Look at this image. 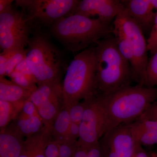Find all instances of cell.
Segmentation results:
<instances>
[{
	"label": "cell",
	"instance_id": "4dcf8cb0",
	"mask_svg": "<svg viewBox=\"0 0 157 157\" xmlns=\"http://www.w3.org/2000/svg\"><path fill=\"white\" fill-rule=\"evenodd\" d=\"M60 144L52 139L45 149V157H59Z\"/></svg>",
	"mask_w": 157,
	"mask_h": 157
},
{
	"label": "cell",
	"instance_id": "f546056e",
	"mask_svg": "<svg viewBox=\"0 0 157 157\" xmlns=\"http://www.w3.org/2000/svg\"><path fill=\"white\" fill-rule=\"evenodd\" d=\"M79 137V125L71 122L66 143L72 144L78 141Z\"/></svg>",
	"mask_w": 157,
	"mask_h": 157
},
{
	"label": "cell",
	"instance_id": "d590c367",
	"mask_svg": "<svg viewBox=\"0 0 157 157\" xmlns=\"http://www.w3.org/2000/svg\"><path fill=\"white\" fill-rule=\"evenodd\" d=\"M88 149L78 146L76 153L72 157H86Z\"/></svg>",
	"mask_w": 157,
	"mask_h": 157
},
{
	"label": "cell",
	"instance_id": "f35d334b",
	"mask_svg": "<svg viewBox=\"0 0 157 157\" xmlns=\"http://www.w3.org/2000/svg\"><path fill=\"white\" fill-rule=\"evenodd\" d=\"M151 155V157H157V154L152 153Z\"/></svg>",
	"mask_w": 157,
	"mask_h": 157
},
{
	"label": "cell",
	"instance_id": "9c48e42d",
	"mask_svg": "<svg viewBox=\"0 0 157 157\" xmlns=\"http://www.w3.org/2000/svg\"><path fill=\"white\" fill-rule=\"evenodd\" d=\"M84 114L79 125L78 146L88 149L98 143L105 132V120L101 96L97 94L83 100Z\"/></svg>",
	"mask_w": 157,
	"mask_h": 157
},
{
	"label": "cell",
	"instance_id": "4316f807",
	"mask_svg": "<svg viewBox=\"0 0 157 157\" xmlns=\"http://www.w3.org/2000/svg\"><path fill=\"white\" fill-rule=\"evenodd\" d=\"M78 147V141L72 144H60L59 157H72Z\"/></svg>",
	"mask_w": 157,
	"mask_h": 157
},
{
	"label": "cell",
	"instance_id": "f1b7e54d",
	"mask_svg": "<svg viewBox=\"0 0 157 157\" xmlns=\"http://www.w3.org/2000/svg\"><path fill=\"white\" fill-rule=\"evenodd\" d=\"M16 51H2L0 55V77L6 76L7 63L9 59Z\"/></svg>",
	"mask_w": 157,
	"mask_h": 157
},
{
	"label": "cell",
	"instance_id": "277c9868",
	"mask_svg": "<svg viewBox=\"0 0 157 157\" xmlns=\"http://www.w3.org/2000/svg\"><path fill=\"white\" fill-rule=\"evenodd\" d=\"M63 107H70L98 94L95 46L80 52L68 66L62 83Z\"/></svg>",
	"mask_w": 157,
	"mask_h": 157
},
{
	"label": "cell",
	"instance_id": "8fae6325",
	"mask_svg": "<svg viewBox=\"0 0 157 157\" xmlns=\"http://www.w3.org/2000/svg\"><path fill=\"white\" fill-rule=\"evenodd\" d=\"M124 9L122 1L82 0L78 1L70 14H79L91 18L97 16L102 21L110 23Z\"/></svg>",
	"mask_w": 157,
	"mask_h": 157
},
{
	"label": "cell",
	"instance_id": "7402d4cb",
	"mask_svg": "<svg viewBox=\"0 0 157 157\" xmlns=\"http://www.w3.org/2000/svg\"><path fill=\"white\" fill-rule=\"evenodd\" d=\"M145 86H157V51L148 60L147 67Z\"/></svg>",
	"mask_w": 157,
	"mask_h": 157
},
{
	"label": "cell",
	"instance_id": "7c38bea8",
	"mask_svg": "<svg viewBox=\"0 0 157 157\" xmlns=\"http://www.w3.org/2000/svg\"><path fill=\"white\" fill-rule=\"evenodd\" d=\"M107 136L117 157H133L137 143L128 124L120 125L104 134Z\"/></svg>",
	"mask_w": 157,
	"mask_h": 157
},
{
	"label": "cell",
	"instance_id": "5b68a950",
	"mask_svg": "<svg viewBox=\"0 0 157 157\" xmlns=\"http://www.w3.org/2000/svg\"><path fill=\"white\" fill-rule=\"evenodd\" d=\"M25 59L38 86L60 82L61 53L44 34L36 32L31 37Z\"/></svg>",
	"mask_w": 157,
	"mask_h": 157
},
{
	"label": "cell",
	"instance_id": "d6986e66",
	"mask_svg": "<svg viewBox=\"0 0 157 157\" xmlns=\"http://www.w3.org/2000/svg\"><path fill=\"white\" fill-rule=\"evenodd\" d=\"M25 103H13L0 100L1 131L5 130L18 115Z\"/></svg>",
	"mask_w": 157,
	"mask_h": 157
},
{
	"label": "cell",
	"instance_id": "52a82bcc",
	"mask_svg": "<svg viewBox=\"0 0 157 157\" xmlns=\"http://www.w3.org/2000/svg\"><path fill=\"white\" fill-rule=\"evenodd\" d=\"M33 22L22 10L12 6L0 13V47L2 51L22 50L27 47Z\"/></svg>",
	"mask_w": 157,
	"mask_h": 157
},
{
	"label": "cell",
	"instance_id": "44dd1931",
	"mask_svg": "<svg viewBox=\"0 0 157 157\" xmlns=\"http://www.w3.org/2000/svg\"><path fill=\"white\" fill-rule=\"evenodd\" d=\"M128 124L134 136L144 132L157 131V120L137 119Z\"/></svg>",
	"mask_w": 157,
	"mask_h": 157
},
{
	"label": "cell",
	"instance_id": "1f68e13d",
	"mask_svg": "<svg viewBox=\"0 0 157 157\" xmlns=\"http://www.w3.org/2000/svg\"><path fill=\"white\" fill-rule=\"evenodd\" d=\"M137 119L157 120V101H155L153 103L146 111Z\"/></svg>",
	"mask_w": 157,
	"mask_h": 157
},
{
	"label": "cell",
	"instance_id": "6da1fadb",
	"mask_svg": "<svg viewBox=\"0 0 157 157\" xmlns=\"http://www.w3.org/2000/svg\"><path fill=\"white\" fill-rule=\"evenodd\" d=\"M100 96L105 134L120 125L131 123L139 118L156 101L157 87L129 85L108 95Z\"/></svg>",
	"mask_w": 157,
	"mask_h": 157
},
{
	"label": "cell",
	"instance_id": "30bf717a",
	"mask_svg": "<svg viewBox=\"0 0 157 157\" xmlns=\"http://www.w3.org/2000/svg\"><path fill=\"white\" fill-rule=\"evenodd\" d=\"M29 100L36 106L44 125H52L63 107L62 83L59 82L39 86Z\"/></svg>",
	"mask_w": 157,
	"mask_h": 157
},
{
	"label": "cell",
	"instance_id": "4fadbf2b",
	"mask_svg": "<svg viewBox=\"0 0 157 157\" xmlns=\"http://www.w3.org/2000/svg\"><path fill=\"white\" fill-rule=\"evenodd\" d=\"M124 9L144 31L151 30L156 12L150 0L122 1Z\"/></svg>",
	"mask_w": 157,
	"mask_h": 157
},
{
	"label": "cell",
	"instance_id": "60d3db41",
	"mask_svg": "<svg viewBox=\"0 0 157 157\" xmlns=\"http://www.w3.org/2000/svg\"></svg>",
	"mask_w": 157,
	"mask_h": 157
},
{
	"label": "cell",
	"instance_id": "e575fe53",
	"mask_svg": "<svg viewBox=\"0 0 157 157\" xmlns=\"http://www.w3.org/2000/svg\"><path fill=\"white\" fill-rule=\"evenodd\" d=\"M12 0H0V13H2L12 6Z\"/></svg>",
	"mask_w": 157,
	"mask_h": 157
},
{
	"label": "cell",
	"instance_id": "cb8c5ba5",
	"mask_svg": "<svg viewBox=\"0 0 157 157\" xmlns=\"http://www.w3.org/2000/svg\"><path fill=\"white\" fill-rule=\"evenodd\" d=\"M69 113L71 122L78 124L80 125L85 109L86 103L84 101H80L70 107Z\"/></svg>",
	"mask_w": 157,
	"mask_h": 157
},
{
	"label": "cell",
	"instance_id": "484cf974",
	"mask_svg": "<svg viewBox=\"0 0 157 157\" xmlns=\"http://www.w3.org/2000/svg\"><path fill=\"white\" fill-rule=\"evenodd\" d=\"M134 137L137 143L141 146H151L157 144V131L144 132Z\"/></svg>",
	"mask_w": 157,
	"mask_h": 157
},
{
	"label": "cell",
	"instance_id": "83f0119b",
	"mask_svg": "<svg viewBox=\"0 0 157 157\" xmlns=\"http://www.w3.org/2000/svg\"><path fill=\"white\" fill-rule=\"evenodd\" d=\"M147 49L152 55L157 51V26H153L147 40Z\"/></svg>",
	"mask_w": 157,
	"mask_h": 157
},
{
	"label": "cell",
	"instance_id": "ba28073f",
	"mask_svg": "<svg viewBox=\"0 0 157 157\" xmlns=\"http://www.w3.org/2000/svg\"><path fill=\"white\" fill-rule=\"evenodd\" d=\"M78 0H17L16 5L22 9L33 22L45 25H53L73 11Z\"/></svg>",
	"mask_w": 157,
	"mask_h": 157
},
{
	"label": "cell",
	"instance_id": "d6a6232c",
	"mask_svg": "<svg viewBox=\"0 0 157 157\" xmlns=\"http://www.w3.org/2000/svg\"><path fill=\"white\" fill-rule=\"evenodd\" d=\"M15 70L23 73L24 75L26 76L29 79L36 83L33 73H32L30 69L29 68V66H28L26 62L25 59L21 63H20L19 64L17 65L16 67L15 68Z\"/></svg>",
	"mask_w": 157,
	"mask_h": 157
},
{
	"label": "cell",
	"instance_id": "836d02e7",
	"mask_svg": "<svg viewBox=\"0 0 157 157\" xmlns=\"http://www.w3.org/2000/svg\"><path fill=\"white\" fill-rule=\"evenodd\" d=\"M86 157H104L99 141L88 148Z\"/></svg>",
	"mask_w": 157,
	"mask_h": 157
},
{
	"label": "cell",
	"instance_id": "3957f363",
	"mask_svg": "<svg viewBox=\"0 0 157 157\" xmlns=\"http://www.w3.org/2000/svg\"><path fill=\"white\" fill-rule=\"evenodd\" d=\"M113 31L110 23L99 18L70 14L57 21L51 28L53 36L66 49L73 52L86 49L112 35Z\"/></svg>",
	"mask_w": 157,
	"mask_h": 157
},
{
	"label": "cell",
	"instance_id": "5bb4252c",
	"mask_svg": "<svg viewBox=\"0 0 157 157\" xmlns=\"http://www.w3.org/2000/svg\"><path fill=\"white\" fill-rule=\"evenodd\" d=\"M25 137L8 126L0 132V157H18L22 151Z\"/></svg>",
	"mask_w": 157,
	"mask_h": 157
},
{
	"label": "cell",
	"instance_id": "ac0fdd59",
	"mask_svg": "<svg viewBox=\"0 0 157 157\" xmlns=\"http://www.w3.org/2000/svg\"><path fill=\"white\" fill-rule=\"evenodd\" d=\"M70 108L63 107L52 124V139L60 144L66 143L67 137L70 121Z\"/></svg>",
	"mask_w": 157,
	"mask_h": 157
},
{
	"label": "cell",
	"instance_id": "d4e9b609",
	"mask_svg": "<svg viewBox=\"0 0 157 157\" xmlns=\"http://www.w3.org/2000/svg\"><path fill=\"white\" fill-rule=\"evenodd\" d=\"M26 49L17 50L9 59L6 68V76H9L20 63L25 59Z\"/></svg>",
	"mask_w": 157,
	"mask_h": 157
},
{
	"label": "cell",
	"instance_id": "603a6c76",
	"mask_svg": "<svg viewBox=\"0 0 157 157\" xmlns=\"http://www.w3.org/2000/svg\"><path fill=\"white\" fill-rule=\"evenodd\" d=\"M9 76L11 77L12 81L22 87L31 90L32 91L34 92L38 88V86L35 85L36 83L35 82L17 70H14Z\"/></svg>",
	"mask_w": 157,
	"mask_h": 157
},
{
	"label": "cell",
	"instance_id": "2e32d148",
	"mask_svg": "<svg viewBox=\"0 0 157 157\" xmlns=\"http://www.w3.org/2000/svg\"><path fill=\"white\" fill-rule=\"evenodd\" d=\"M52 125H44L39 132L26 138L24 145L31 157H45V148L52 140Z\"/></svg>",
	"mask_w": 157,
	"mask_h": 157
},
{
	"label": "cell",
	"instance_id": "8992f818",
	"mask_svg": "<svg viewBox=\"0 0 157 157\" xmlns=\"http://www.w3.org/2000/svg\"><path fill=\"white\" fill-rule=\"evenodd\" d=\"M113 23L121 28L131 45L134 59L132 67L133 80L145 86L148 51L143 30L125 9L116 17Z\"/></svg>",
	"mask_w": 157,
	"mask_h": 157
},
{
	"label": "cell",
	"instance_id": "7a4b0ae2",
	"mask_svg": "<svg viewBox=\"0 0 157 157\" xmlns=\"http://www.w3.org/2000/svg\"><path fill=\"white\" fill-rule=\"evenodd\" d=\"M96 45L97 94L107 96L130 85L133 80L131 64L121 53L112 34Z\"/></svg>",
	"mask_w": 157,
	"mask_h": 157
},
{
	"label": "cell",
	"instance_id": "74e56055",
	"mask_svg": "<svg viewBox=\"0 0 157 157\" xmlns=\"http://www.w3.org/2000/svg\"><path fill=\"white\" fill-rule=\"evenodd\" d=\"M153 26H157V11L156 12L155 16Z\"/></svg>",
	"mask_w": 157,
	"mask_h": 157
},
{
	"label": "cell",
	"instance_id": "8d00e7d4",
	"mask_svg": "<svg viewBox=\"0 0 157 157\" xmlns=\"http://www.w3.org/2000/svg\"><path fill=\"white\" fill-rule=\"evenodd\" d=\"M151 4L155 10L157 11V0H150Z\"/></svg>",
	"mask_w": 157,
	"mask_h": 157
},
{
	"label": "cell",
	"instance_id": "ab89813d",
	"mask_svg": "<svg viewBox=\"0 0 157 157\" xmlns=\"http://www.w3.org/2000/svg\"></svg>",
	"mask_w": 157,
	"mask_h": 157
},
{
	"label": "cell",
	"instance_id": "e0dca14e",
	"mask_svg": "<svg viewBox=\"0 0 157 157\" xmlns=\"http://www.w3.org/2000/svg\"><path fill=\"white\" fill-rule=\"evenodd\" d=\"M33 92L17 83L0 77V100L13 103H25Z\"/></svg>",
	"mask_w": 157,
	"mask_h": 157
},
{
	"label": "cell",
	"instance_id": "9a60e30c",
	"mask_svg": "<svg viewBox=\"0 0 157 157\" xmlns=\"http://www.w3.org/2000/svg\"><path fill=\"white\" fill-rule=\"evenodd\" d=\"M44 126L39 113L28 115L21 111L8 126L26 138L39 132Z\"/></svg>",
	"mask_w": 157,
	"mask_h": 157
},
{
	"label": "cell",
	"instance_id": "ffe728a7",
	"mask_svg": "<svg viewBox=\"0 0 157 157\" xmlns=\"http://www.w3.org/2000/svg\"><path fill=\"white\" fill-rule=\"evenodd\" d=\"M113 34L119 50L123 56L129 62L132 67L134 64V59L131 45L121 29L114 23Z\"/></svg>",
	"mask_w": 157,
	"mask_h": 157
}]
</instances>
